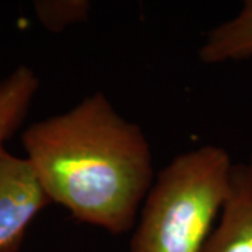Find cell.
<instances>
[{
	"label": "cell",
	"mask_w": 252,
	"mask_h": 252,
	"mask_svg": "<svg viewBox=\"0 0 252 252\" xmlns=\"http://www.w3.org/2000/svg\"><path fill=\"white\" fill-rule=\"evenodd\" d=\"M38 87L35 72L24 64L0 81V150L26 119Z\"/></svg>",
	"instance_id": "obj_6"
},
{
	"label": "cell",
	"mask_w": 252,
	"mask_h": 252,
	"mask_svg": "<svg viewBox=\"0 0 252 252\" xmlns=\"http://www.w3.org/2000/svg\"><path fill=\"white\" fill-rule=\"evenodd\" d=\"M252 56V0L244 1L234 17L212 28L199 48L206 64L238 62Z\"/></svg>",
	"instance_id": "obj_5"
},
{
	"label": "cell",
	"mask_w": 252,
	"mask_h": 252,
	"mask_svg": "<svg viewBox=\"0 0 252 252\" xmlns=\"http://www.w3.org/2000/svg\"><path fill=\"white\" fill-rule=\"evenodd\" d=\"M51 199L27 157L0 150V252H18L30 224Z\"/></svg>",
	"instance_id": "obj_3"
},
{
	"label": "cell",
	"mask_w": 252,
	"mask_h": 252,
	"mask_svg": "<svg viewBox=\"0 0 252 252\" xmlns=\"http://www.w3.org/2000/svg\"><path fill=\"white\" fill-rule=\"evenodd\" d=\"M91 3L87 0H38L34 11L38 21L52 32H61L89 18Z\"/></svg>",
	"instance_id": "obj_7"
},
{
	"label": "cell",
	"mask_w": 252,
	"mask_h": 252,
	"mask_svg": "<svg viewBox=\"0 0 252 252\" xmlns=\"http://www.w3.org/2000/svg\"><path fill=\"white\" fill-rule=\"evenodd\" d=\"M23 146L51 202L77 221L111 234L135 227L156 178L152 149L104 93L30 125Z\"/></svg>",
	"instance_id": "obj_1"
},
{
	"label": "cell",
	"mask_w": 252,
	"mask_h": 252,
	"mask_svg": "<svg viewBox=\"0 0 252 252\" xmlns=\"http://www.w3.org/2000/svg\"><path fill=\"white\" fill-rule=\"evenodd\" d=\"M234 161L206 144L172 158L156 175L129 252H203L224 206Z\"/></svg>",
	"instance_id": "obj_2"
},
{
	"label": "cell",
	"mask_w": 252,
	"mask_h": 252,
	"mask_svg": "<svg viewBox=\"0 0 252 252\" xmlns=\"http://www.w3.org/2000/svg\"><path fill=\"white\" fill-rule=\"evenodd\" d=\"M203 252H252V161L234 162L228 196Z\"/></svg>",
	"instance_id": "obj_4"
}]
</instances>
